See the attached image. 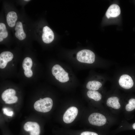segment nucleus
<instances>
[{
  "label": "nucleus",
  "mask_w": 135,
  "mask_h": 135,
  "mask_svg": "<svg viewBox=\"0 0 135 135\" xmlns=\"http://www.w3.org/2000/svg\"><path fill=\"white\" fill-rule=\"evenodd\" d=\"M53 104L52 100L50 98L46 97L43 99L40 98L35 102L34 107L37 111L46 112L51 110Z\"/></svg>",
  "instance_id": "1"
},
{
  "label": "nucleus",
  "mask_w": 135,
  "mask_h": 135,
  "mask_svg": "<svg viewBox=\"0 0 135 135\" xmlns=\"http://www.w3.org/2000/svg\"><path fill=\"white\" fill-rule=\"evenodd\" d=\"M77 60L81 62L88 64L94 63L95 60L94 54L92 51L87 49L82 50L77 54Z\"/></svg>",
  "instance_id": "2"
},
{
  "label": "nucleus",
  "mask_w": 135,
  "mask_h": 135,
  "mask_svg": "<svg viewBox=\"0 0 135 135\" xmlns=\"http://www.w3.org/2000/svg\"><path fill=\"white\" fill-rule=\"evenodd\" d=\"M52 71L55 78L60 82H65L69 80L68 74L60 65L58 64L54 65L52 68Z\"/></svg>",
  "instance_id": "3"
},
{
  "label": "nucleus",
  "mask_w": 135,
  "mask_h": 135,
  "mask_svg": "<svg viewBox=\"0 0 135 135\" xmlns=\"http://www.w3.org/2000/svg\"><path fill=\"white\" fill-rule=\"evenodd\" d=\"M88 120L91 124L96 126H101L106 123V117L102 114L98 113H94L89 116Z\"/></svg>",
  "instance_id": "4"
},
{
  "label": "nucleus",
  "mask_w": 135,
  "mask_h": 135,
  "mask_svg": "<svg viewBox=\"0 0 135 135\" xmlns=\"http://www.w3.org/2000/svg\"><path fill=\"white\" fill-rule=\"evenodd\" d=\"M16 91L14 89L9 88L4 91L2 94V100L6 104H11L17 102L18 98L15 96Z\"/></svg>",
  "instance_id": "5"
},
{
  "label": "nucleus",
  "mask_w": 135,
  "mask_h": 135,
  "mask_svg": "<svg viewBox=\"0 0 135 135\" xmlns=\"http://www.w3.org/2000/svg\"><path fill=\"white\" fill-rule=\"evenodd\" d=\"M78 112L77 108L74 106L69 108L65 112L63 116L64 122L66 124L72 122L77 116Z\"/></svg>",
  "instance_id": "6"
},
{
  "label": "nucleus",
  "mask_w": 135,
  "mask_h": 135,
  "mask_svg": "<svg viewBox=\"0 0 135 135\" xmlns=\"http://www.w3.org/2000/svg\"><path fill=\"white\" fill-rule=\"evenodd\" d=\"M24 128L26 131L30 132V135H40V126L36 122H27L24 124Z\"/></svg>",
  "instance_id": "7"
},
{
  "label": "nucleus",
  "mask_w": 135,
  "mask_h": 135,
  "mask_svg": "<svg viewBox=\"0 0 135 135\" xmlns=\"http://www.w3.org/2000/svg\"><path fill=\"white\" fill-rule=\"evenodd\" d=\"M118 82L119 85L122 88L126 89L131 88L134 85L132 78L127 74L122 75L120 78Z\"/></svg>",
  "instance_id": "8"
},
{
  "label": "nucleus",
  "mask_w": 135,
  "mask_h": 135,
  "mask_svg": "<svg viewBox=\"0 0 135 135\" xmlns=\"http://www.w3.org/2000/svg\"><path fill=\"white\" fill-rule=\"evenodd\" d=\"M13 55L10 52L4 51L0 54V68H4L6 66L7 63L12 59Z\"/></svg>",
  "instance_id": "9"
},
{
  "label": "nucleus",
  "mask_w": 135,
  "mask_h": 135,
  "mask_svg": "<svg viewBox=\"0 0 135 135\" xmlns=\"http://www.w3.org/2000/svg\"><path fill=\"white\" fill-rule=\"evenodd\" d=\"M43 33L42 35V39L45 43L49 44L53 40L54 35L52 30L48 26H45L43 29Z\"/></svg>",
  "instance_id": "10"
},
{
  "label": "nucleus",
  "mask_w": 135,
  "mask_h": 135,
  "mask_svg": "<svg viewBox=\"0 0 135 135\" xmlns=\"http://www.w3.org/2000/svg\"><path fill=\"white\" fill-rule=\"evenodd\" d=\"M120 10L119 6L116 4H113L111 5L108 9L106 16L108 18L110 17H116L120 14Z\"/></svg>",
  "instance_id": "11"
},
{
  "label": "nucleus",
  "mask_w": 135,
  "mask_h": 135,
  "mask_svg": "<svg viewBox=\"0 0 135 135\" xmlns=\"http://www.w3.org/2000/svg\"><path fill=\"white\" fill-rule=\"evenodd\" d=\"M16 37L20 40H22L26 37V34L23 30L22 23L20 22H17L15 28Z\"/></svg>",
  "instance_id": "12"
},
{
  "label": "nucleus",
  "mask_w": 135,
  "mask_h": 135,
  "mask_svg": "<svg viewBox=\"0 0 135 135\" xmlns=\"http://www.w3.org/2000/svg\"><path fill=\"white\" fill-rule=\"evenodd\" d=\"M17 18V16L15 12L14 11L9 12L6 16V21L8 26L11 27H14Z\"/></svg>",
  "instance_id": "13"
},
{
  "label": "nucleus",
  "mask_w": 135,
  "mask_h": 135,
  "mask_svg": "<svg viewBox=\"0 0 135 135\" xmlns=\"http://www.w3.org/2000/svg\"><path fill=\"white\" fill-rule=\"evenodd\" d=\"M119 101V99L117 97L112 96L107 99L106 104L108 106L118 109L120 107V105Z\"/></svg>",
  "instance_id": "14"
},
{
  "label": "nucleus",
  "mask_w": 135,
  "mask_h": 135,
  "mask_svg": "<svg viewBox=\"0 0 135 135\" xmlns=\"http://www.w3.org/2000/svg\"><path fill=\"white\" fill-rule=\"evenodd\" d=\"M102 86V84L100 82L96 80H92L88 82L86 87L90 90H98Z\"/></svg>",
  "instance_id": "15"
},
{
  "label": "nucleus",
  "mask_w": 135,
  "mask_h": 135,
  "mask_svg": "<svg viewBox=\"0 0 135 135\" xmlns=\"http://www.w3.org/2000/svg\"><path fill=\"white\" fill-rule=\"evenodd\" d=\"M87 94L89 98L97 101L100 100L102 98L101 94L96 90H89L88 91Z\"/></svg>",
  "instance_id": "16"
},
{
  "label": "nucleus",
  "mask_w": 135,
  "mask_h": 135,
  "mask_svg": "<svg viewBox=\"0 0 135 135\" xmlns=\"http://www.w3.org/2000/svg\"><path fill=\"white\" fill-rule=\"evenodd\" d=\"M8 33L5 24L2 23H0V42L2 41L4 38L7 37Z\"/></svg>",
  "instance_id": "17"
},
{
  "label": "nucleus",
  "mask_w": 135,
  "mask_h": 135,
  "mask_svg": "<svg viewBox=\"0 0 135 135\" xmlns=\"http://www.w3.org/2000/svg\"><path fill=\"white\" fill-rule=\"evenodd\" d=\"M32 65V61L30 58H26L22 62V67L24 70L31 69Z\"/></svg>",
  "instance_id": "18"
},
{
  "label": "nucleus",
  "mask_w": 135,
  "mask_h": 135,
  "mask_svg": "<svg viewBox=\"0 0 135 135\" xmlns=\"http://www.w3.org/2000/svg\"><path fill=\"white\" fill-rule=\"evenodd\" d=\"M126 110L128 111H131L135 108V99L131 98L126 106Z\"/></svg>",
  "instance_id": "19"
},
{
  "label": "nucleus",
  "mask_w": 135,
  "mask_h": 135,
  "mask_svg": "<svg viewBox=\"0 0 135 135\" xmlns=\"http://www.w3.org/2000/svg\"><path fill=\"white\" fill-rule=\"evenodd\" d=\"M24 73L25 76L28 78L32 77L33 74L32 72L31 69L24 70Z\"/></svg>",
  "instance_id": "20"
},
{
  "label": "nucleus",
  "mask_w": 135,
  "mask_h": 135,
  "mask_svg": "<svg viewBox=\"0 0 135 135\" xmlns=\"http://www.w3.org/2000/svg\"><path fill=\"white\" fill-rule=\"evenodd\" d=\"M3 110L4 114L8 116H12L13 114L12 111H9L6 108H4Z\"/></svg>",
  "instance_id": "21"
},
{
  "label": "nucleus",
  "mask_w": 135,
  "mask_h": 135,
  "mask_svg": "<svg viewBox=\"0 0 135 135\" xmlns=\"http://www.w3.org/2000/svg\"><path fill=\"white\" fill-rule=\"evenodd\" d=\"M80 135H98L97 133L90 131H84L82 132Z\"/></svg>",
  "instance_id": "22"
},
{
  "label": "nucleus",
  "mask_w": 135,
  "mask_h": 135,
  "mask_svg": "<svg viewBox=\"0 0 135 135\" xmlns=\"http://www.w3.org/2000/svg\"><path fill=\"white\" fill-rule=\"evenodd\" d=\"M132 128L134 129L135 130V123L133 124Z\"/></svg>",
  "instance_id": "23"
},
{
  "label": "nucleus",
  "mask_w": 135,
  "mask_h": 135,
  "mask_svg": "<svg viewBox=\"0 0 135 135\" xmlns=\"http://www.w3.org/2000/svg\"><path fill=\"white\" fill-rule=\"evenodd\" d=\"M24 1H26V2H28V1H30V0H24Z\"/></svg>",
  "instance_id": "24"
}]
</instances>
